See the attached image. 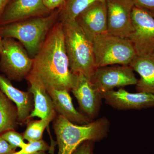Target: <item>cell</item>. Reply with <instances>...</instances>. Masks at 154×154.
<instances>
[{"instance_id": "cell-27", "label": "cell", "mask_w": 154, "mask_h": 154, "mask_svg": "<svg viewBox=\"0 0 154 154\" xmlns=\"http://www.w3.org/2000/svg\"><path fill=\"white\" fill-rule=\"evenodd\" d=\"M11 0H0V17Z\"/></svg>"}, {"instance_id": "cell-8", "label": "cell", "mask_w": 154, "mask_h": 154, "mask_svg": "<svg viewBox=\"0 0 154 154\" xmlns=\"http://www.w3.org/2000/svg\"><path fill=\"white\" fill-rule=\"evenodd\" d=\"M91 80L101 94L112 91L115 88L136 85L138 81L129 65L97 68Z\"/></svg>"}, {"instance_id": "cell-21", "label": "cell", "mask_w": 154, "mask_h": 154, "mask_svg": "<svg viewBox=\"0 0 154 154\" xmlns=\"http://www.w3.org/2000/svg\"><path fill=\"white\" fill-rule=\"evenodd\" d=\"M50 150L51 146L42 139L28 143L20 150L16 151L12 154H48L47 152Z\"/></svg>"}, {"instance_id": "cell-10", "label": "cell", "mask_w": 154, "mask_h": 154, "mask_svg": "<svg viewBox=\"0 0 154 154\" xmlns=\"http://www.w3.org/2000/svg\"><path fill=\"white\" fill-rule=\"evenodd\" d=\"M51 13L42 0H11L0 17V26Z\"/></svg>"}, {"instance_id": "cell-23", "label": "cell", "mask_w": 154, "mask_h": 154, "mask_svg": "<svg viewBox=\"0 0 154 154\" xmlns=\"http://www.w3.org/2000/svg\"><path fill=\"white\" fill-rule=\"evenodd\" d=\"M95 142L86 140L81 143L72 154H94Z\"/></svg>"}, {"instance_id": "cell-12", "label": "cell", "mask_w": 154, "mask_h": 154, "mask_svg": "<svg viewBox=\"0 0 154 154\" xmlns=\"http://www.w3.org/2000/svg\"><path fill=\"white\" fill-rule=\"evenodd\" d=\"M102 99L111 107L119 110H141L154 107V94L143 92L131 93L124 89L102 94Z\"/></svg>"}, {"instance_id": "cell-24", "label": "cell", "mask_w": 154, "mask_h": 154, "mask_svg": "<svg viewBox=\"0 0 154 154\" xmlns=\"http://www.w3.org/2000/svg\"><path fill=\"white\" fill-rule=\"evenodd\" d=\"M134 6L147 11L154 10V0H132Z\"/></svg>"}, {"instance_id": "cell-9", "label": "cell", "mask_w": 154, "mask_h": 154, "mask_svg": "<svg viewBox=\"0 0 154 154\" xmlns=\"http://www.w3.org/2000/svg\"><path fill=\"white\" fill-rule=\"evenodd\" d=\"M107 33L129 38L134 31L131 13L134 7L132 0H106Z\"/></svg>"}, {"instance_id": "cell-6", "label": "cell", "mask_w": 154, "mask_h": 154, "mask_svg": "<svg viewBox=\"0 0 154 154\" xmlns=\"http://www.w3.org/2000/svg\"><path fill=\"white\" fill-rule=\"evenodd\" d=\"M0 71L10 81L21 82L26 79L33 66L32 58L19 41L11 38H3Z\"/></svg>"}, {"instance_id": "cell-5", "label": "cell", "mask_w": 154, "mask_h": 154, "mask_svg": "<svg viewBox=\"0 0 154 154\" xmlns=\"http://www.w3.org/2000/svg\"><path fill=\"white\" fill-rule=\"evenodd\" d=\"M96 67L109 65H129L137 56L132 42L107 33L92 41Z\"/></svg>"}, {"instance_id": "cell-7", "label": "cell", "mask_w": 154, "mask_h": 154, "mask_svg": "<svg viewBox=\"0 0 154 154\" xmlns=\"http://www.w3.org/2000/svg\"><path fill=\"white\" fill-rule=\"evenodd\" d=\"M133 32L129 37L137 56L154 54V18L148 11L135 7L131 13Z\"/></svg>"}, {"instance_id": "cell-30", "label": "cell", "mask_w": 154, "mask_h": 154, "mask_svg": "<svg viewBox=\"0 0 154 154\" xmlns=\"http://www.w3.org/2000/svg\"></svg>"}, {"instance_id": "cell-14", "label": "cell", "mask_w": 154, "mask_h": 154, "mask_svg": "<svg viewBox=\"0 0 154 154\" xmlns=\"http://www.w3.org/2000/svg\"><path fill=\"white\" fill-rule=\"evenodd\" d=\"M0 89L17 106L20 125L26 124L34 107L33 95L29 91H20L14 87L11 81L0 75Z\"/></svg>"}, {"instance_id": "cell-26", "label": "cell", "mask_w": 154, "mask_h": 154, "mask_svg": "<svg viewBox=\"0 0 154 154\" xmlns=\"http://www.w3.org/2000/svg\"><path fill=\"white\" fill-rule=\"evenodd\" d=\"M16 151L0 134V154H12Z\"/></svg>"}, {"instance_id": "cell-1", "label": "cell", "mask_w": 154, "mask_h": 154, "mask_svg": "<svg viewBox=\"0 0 154 154\" xmlns=\"http://www.w3.org/2000/svg\"><path fill=\"white\" fill-rule=\"evenodd\" d=\"M28 76L37 80L48 91L71 90L78 75L71 71L65 45L63 24L57 22L48 34L36 55Z\"/></svg>"}, {"instance_id": "cell-25", "label": "cell", "mask_w": 154, "mask_h": 154, "mask_svg": "<svg viewBox=\"0 0 154 154\" xmlns=\"http://www.w3.org/2000/svg\"><path fill=\"white\" fill-rule=\"evenodd\" d=\"M66 0H42L44 5L50 11L60 9L66 2Z\"/></svg>"}, {"instance_id": "cell-17", "label": "cell", "mask_w": 154, "mask_h": 154, "mask_svg": "<svg viewBox=\"0 0 154 154\" xmlns=\"http://www.w3.org/2000/svg\"><path fill=\"white\" fill-rule=\"evenodd\" d=\"M26 79L29 85L28 91L33 95L34 101V107L28 120L35 117L45 118L54 110L51 97L45 88L37 80L28 76Z\"/></svg>"}, {"instance_id": "cell-29", "label": "cell", "mask_w": 154, "mask_h": 154, "mask_svg": "<svg viewBox=\"0 0 154 154\" xmlns=\"http://www.w3.org/2000/svg\"><path fill=\"white\" fill-rule=\"evenodd\" d=\"M149 13V14L152 16L154 18V10L152 11H148Z\"/></svg>"}, {"instance_id": "cell-22", "label": "cell", "mask_w": 154, "mask_h": 154, "mask_svg": "<svg viewBox=\"0 0 154 154\" xmlns=\"http://www.w3.org/2000/svg\"><path fill=\"white\" fill-rule=\"evenodd\" d=\"M1 134L15 149H17V148L22 149L27 144L23 133L17 132L16 130L8 131Z\"/></svg>"}, {"instance_id": "cell-3", "label": "cell", "mask_w": 154, "mask_h": 154, "mask_svg": "<svg viewBox=\"0 0 154 154\" xmlns=\"http://www.w3.org/2000/svg\"><path fill=\"white\" fill-rule=\"evenodd\" d=\"M60 9L45 16L33 17L0 26L2 38L17 39L33 58L40 49L48 34L57 22Z\"/></svg>"}, {"instance_id": "cell-20", "label": "cell", "mask_w": 154, "mask_h": 154, "mask_svg": "<svg viewBox=\"0 0 154 154\" xmlns=\"http://www.w3.org/2000/svg\"><path fill=\"white\" fill-rule=\"evenodd\" d=\"M98 1L106 2V0H66L60 9L59 17L60 22H65L75 20L84 10Z\"/></svg>"}, {"instance_id": "cell-28", "label": "cell", "mask_w": 154, "mask_h": 154, "mask_svg": "<svg viewBox=\"0 0 154 154\" xmlns=\"http://www.w3.org/2000/svg\"><path fill=\"white\" fill-rule=\"evenodd\" d=\"M3 51V38L0 35V55L2 53Z\"/></svg>"}, {"instance_id": "cell-15", "label": "cell", "mask_w": 154, "mask_h": 154, "mask_svg": "<svg viewBox=\"0 0 154 154\" xmlns=\"http://www.w3.org/2000/svg\"><path fill=\"white\" fill-rule=\"evenodd\" d=\"M47 92L51 97L57 114L62 116L72 123L87 124L93 120L75 108L69 91L66 90L50 89Z\"/></svg>"}, {"instance_id": "cell-4", "label": "cell", "mask_w": 154, "mask_h": 154, "mask_svg": "<svg viewBox=\"0 0 154 154\" xmlns=\"http://www.w3.org/2000/svg\"><path fill=\"white\" fill-rule=\"evenodd\" d=\"M62 23L71 71L91 79L97 68L92 41L75 20Z\"/></svg>"}, {"instance_id": "cell-18", "label": "cell", "mask_w": 154, "mask_h": 154, "mask_svg": "<svg viewBox=\"0 0 154 154\" xmlns=\"http://www.w3.org/2000/svg\"><path fill=\"white\" fill-rule=\"evenodd\" d=\"M19 125L17 106L0 89V134L16 130Z\"/></svg>"}, {"instance_id": "cell-16", "label": "cell", "mask_w": 154, "mask_h": 154, "mask_svg": "<svg viewBox=\"0 0 154 154\" xmlns=\"http://www.w3.org/2000/svg\"><path fill=\"white\" fill-rule=\"evenodd\" d=\"M129 66L140 76L137 91L154 94V54L137 55Z\"/></svg>"}, {"instance_id": "cell-11", "label": "cell", "mask_w": 154, "mask_h": 154, "mask_svg": "<svg viewBox=\"0 0 154 154\" xmlns=\"http://www.w3.org/2000/svg\"><path fill=\"white\" fill-rule=\"evenodd\" d=\"M75 21L92 41L96 36L107 33L106 1L93 3L82 12Z\"/></svg>"}, {"instance_id": "cell-13", "label": "cell", "mask_w": 154, "mask_h": 154, "mask_svg": "<svg viewBox=\"0 0 154 154\" xmlns=\"http://www.w3.org/2000/svg\"><path fill=\"white\" fill-rule=\"evenodd\" d=\"M71 91L84 114L92 120L96 118L99 115L102 97L91 79L78 75L76 84Z\"/></svg>"}, {"instance_id": "cell-2", "label": "cell", "mask_w": 154, "mask_h": 154, "mask_svg": "<svg viewBox=\"0 0 154 154\" xmlns=\"http://www.w3.org/2000/svg\"><path fill=\"white\" fill-rule=\"evenodd\" d=\"M110 122L101 117L87 124L78 125L57 114L53 121V128L58 147L57 154H72L86 140L99 141L107 136Z\"/></svg>"}, {"instance_id": "cell-19", "label": "cell", "mask_w": 154, "mask_h": 154, "mask_svg": "<svg viewBox=\"0 0 154 154\" xmlns=\"http://www.w3.org/2000/svg\"><path fill=\"white\" fill-rule=\"evenodd\" d=\"M57 115V113L54 110L45 118L38 120H29L26 123L27 127L23 133L25 140L30 143L42 140L45 128L53 121Z\"/></svg>"}]
</instances>
